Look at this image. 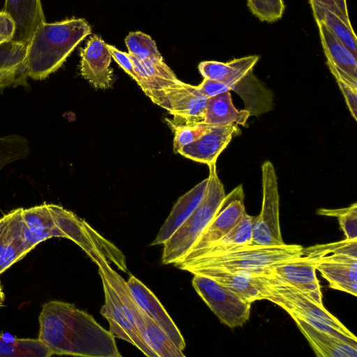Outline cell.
Wrapping results in <instances>:
<instances>
[{
  "mask_svg": "<svg viewBox=\"0 0 357 357\" xmlns=\"http://www.w3.org/2000/svg\"><path fill=\"white\" fill-rule=\"evenodd\" d=\"M63 238L74 241L98 266L108 259L123 272L128 271L124 255L73 212L56 204H47Z\"/></svg>",
  "mask_w": 357,
  "mask_h": 357,
  "instance_id": "6",
  "label": "cell"
},
{
  "mask_svg": "<svg viewBox=\"0 0 357 357\" xmlns=\"http://www.w3.org/2000/svg\"><path fill=\"white\" fill-rule=\"evenodd\" d=\"M192 286L199 296L216 315L229 328L241 326L250 318L251 304L215 280L194 274Z\"/></svg>",
  "mask_w": 357,
  "mask_h": 357,
  "instance_id": "9",
  "label": "cell"
},
{
  "mask_svg": "<svg viewBox=\"0 0 357 357\" xmlns=\"http://www.w3.org/2000/svg\"><path fill=\"white\" fill-rule=\"evenodd\" d=\"M316 270L315 263L305 255L284 261L270 269L280 280L295 287L315 303L324 305Z\"/></svg>",
  "mask_w": 357,
  "mask_h": 357,
  "instance_id": "13",
  "label": "cell"
},
{
  "mask_svg": "<svg viewBox=\"0 0 357 357\" xmlns=\"http://www.w3.org/2000/svg\"><path fill=\"white\" fill-rule=\"evenodd\" d=\"M316 22L324 24L357 57V38L351 24L328 9L314 3H310Z\"/></svg>",
  "mask_w": 357,
  "mask_h": 357,
  "instance_id": "28",
  "label": "cell"
},
{
  "mask_svg": "<svg viewBox=\"0 0 357 357\" xmlns=\"http://www.w3.org/2000/svg\"><path fill=\"white\" fill-rule=\"evenodd\" d=\"M317 24L328 68L340 70L357 78V57L324 24Z\"/></svg>",
  "mask_w": 357,
  "mask_h": 357,
  "instance_id": "25",
  "label": "cell"
},
{
  "mask_svg": "<svg viewBox=\"0 0 357 357\" xmlns=\"http://www.w3.org/2000/svg\"><path fill=\"white\" fill-rule=\"evenodd\" d=\"M3 11L15 23L12 40L26 45L37 27L45 22L40 0H6Z\"/></svg>",
  "mask_w": 357,
  "mask_h": 357,
  "instance_id": "18",
  "label": "cell"
},
{
  "mask_svg": "<svg viewBox=\"0 0 357 357\" xmlns=\"http://www.w3.org/2000/svg\"><path fill=\"white\" fill-rule=\"evenodd\" d=\"M27 48L13 40L0 44V89L29 86Z\"/></svg>",
  "mask_w": 357,
  "mask_h": 357,
  "instance_id": "19",
  "label": "cell"
},
{
  "mask_svg": "<svg viewBox=\"0 0 357 357\" xmlns=\"http://www.w3.org/2000/svg\"><path fill=\"white\" fill-rule=\"evenodd\" d=\"M128 53L141 59L152 62H163L155 41L148 35L141 31L131 32L125 39Z\"/></svg>",
  "mask_w": 357,
  "mask_h": 357,
  "instance_id": "32",
  "label": "cell"
},
{
  "mask_svg": "<svg viewBox=\"0 0 357 357\" xmlns=\"http://www.w3.org/2000/svg\"><path fill=\"white\" fill-rule=\"evenodd\" d=\"M38 339L52 355L121 357L114 336L73 303L51 301L39 315Z\"/></svg>",
  "mask_w": 357,
  "mask_h": 357,
  "instance_id": "1",
  "label": "cell"
},
{
  "mask_svg": "<svg viewBox=\"0 0 357 357\" xmlns=\"http://www.w3.org/2000/svg\"><path fill=\"white\" fill-rule=\"evenodd\" d=\"M303 255V248L296 244L261 245L250 243L234 247L213 256L200 257L174 266L189 271L199 268L243 269L257 276L271 273L270 269L284 261Z\"/></svg>",
  "mask_w": 357,
  "mask_h": 357,
  "instance_id": "3",
  "label": "cell"
},
{
  "mask_svg": "<svg viewBox=\"0 0 357 357\" xmlns=\"http://www.w3.org/2000/svg\"><path fill=\"white\" fill-rule=\"evenodd\" d=\"M162 107L172 116L173 123L189 125L204 123L208 98L197 86L178 80L161 91Z\"/></svg>",
  "mask_w": 357,
  "mask_h": 357,
  "instance_id": "10",
  "label": "cell"
},
{
  "mask_svg": "<svg viewBox=\"0 0 357 357\" xmlns=\"http://www.w3.org/2000/svg\"><path fill=\"white\" fill-rule=\"evenodd\" d=\"M91 32L82 18L43 22L35 31L27 48L28 75L43 80L56 71L75 48Z\"/></svg>",
  "mask_w": 357,
  "mask_h": 357,
  "instance_id": "2",
  "label": "cell"
},
{
  "mask_svg": "<svg viewBox=\"0 0 357 357\" xmlns=\"http://www.w3.org/2000/svg\"><path fill=\"white\" fill-rule=\"evenodd\" d=\"M197 86L199 93L207 98L230 91L224 83L209 79H204L202 82Z\"/></svg>",
  "mask_w": 357,
  "mask_h": 357,
  "instance_id": "39",
  "label": "cell"
},
{
  "mask_svg": "<svg viewBox=\"0 0 357 357\" xmlns=\"http://www.w3.org/2000/svg\"><path fill=\"white\" fill-rule=\"evenodd\" d=\"M317 214L325 216L336 217L340 226L347 240L357 239V204L354 203L349 207L327 209L319 208Z\"/></svg>",
  "mask_w": 357,
  "mask_h": 357,
  "instance_id": "35",
  "label": "cell"
},
{
  "mask_svg": "<svg viewBox=\"0 0 357 357\" xmlns=\"http://www.w3.org/2000/svg\"><path fill=\"white\" fill-rule=\"evenodd\" d=\"M331 289L357 296V259L314 261Z\"/></svg>",
  "mask_w": 357,
  "mask_h": 357,
  "instance_id": "24",
  "label": "cell"
},
{
  "mask_svg": "<svg viewBox=\"0 0 357 357\" xmlns=\"http://www.w3.org/2000/svg\"><path fill=\"white\" fill-rule=\"evenodd\" d=\"M105 304L100 314L108 321L109 331L114 336L137 347L149 357H158L144 341L133 312L129 306V289L125 280L109 266V261L98 266Z\"/></svg>",
  "mask_w": 357,
  "mask_h": 357,
  "instance_id": "4",
  "label": "cell"
},
{
  "mask_svg": "<svg viewBox=\"0 0 357 357\" xmlns=\"http://www.w3.org/2000/svg\"><path fill=\"white\" fill-rule=\"evenodd\" d=\"M303 255L313 261L338 260L343 259H357V239L319 244L303 248Z\"/></svg>",
  "mask_w": 357,
  "mask_h": 357,
  "instance_id": "30",
  "label": "cell"
},
{
  "mask_svg": "<svg viewBox=\"0 0 357 357\" xmlns=\"http://www.w3.org/2000/svg\"><path fill=\"white\" fill-rule=\"evenodd\" d=\"M106 45L94 35L80 51L81 75L97 89H108L112 82V55Z\"/></svg>",
  "mask_w": 357,
  "mask_h": 357,
  "instance_id": "14",
  "label": "cell"
},
{
  "mask_svg": "<svg viewBox=\"0 0 357 357\" xmlns=\"http://www.w3.org/2000/svg\"><path fill=\"white\" fill-rule=\"evenodd\" d=\"M22 208L11 211L10 237L0 257V275L28 253L24 234Z\"/></svg>",
  "mask_w": 357,
  "mask_h": 357,
  "instance_id": "27",
  "label": "cell"
},
{
  "mask_svg": "<svg viewBox=\"0 0 357 357\" xmlns=\"http://www.w3.org/2000/svg\"><path fill=\"white\" fill-rule=\"evenodd\" d=\"M241 134L238 125L213 126L210 130L194 142L181 148L178 153L207 165L215 162L232 137Z\"/></svg>",
  "mask_w": 357,
  "mask_h": 357,
  "instance_id": "15",
  "label": "cell"
},
{
  "mask_svg": "<svg viewBox=\"0 0 357 357\" xmlns=\"http://www.w3.org/2000/svg\"><path fill=\"white\" fill-rule=\"evenodd\" d=\"M11 216L10 211L0 218V257L9 240Z\"/></svg>",
  "mask_w": 357,
  "mask_h": 357,
  "instance_id": "41",
  "label": "cell"
},
{
  "mask_svg": "<svg viewBox=\"0 0 357 357\" xmlns=\"http://www.w3.org/2000/svg\"><path fill=\"white\" fill-rule=\"evenodd\" d=\"M141 334L145 343L158 357H185L183 351L146 312Z\"/></svg>",
  "mask_w": 357,
  "mask_h": 357,
  "instance_id": "29",
  "label": "cell"
},
{
  "mask_svg": "<svg viewBox=\"0 0 357 357\" xmlns=\"http://www.w3.org/2000/svg\"><path fill=\"white\" fill-rule=\"evenodd\" d=\"M310 3H314L323 6L342 18L346 23L351 24L349 18L347 0H309Z\"/></svg>",
  "mask_w": 357,
  "mask_h": 357,
  "instance_id": "38",
  "label": "cell"
},
{
  "mask_svg": "<svg viewBox=\"0 0 357 357\" xmlns=\"http://www.w3.org/2000/svg\"><path fill=\"white\" fill-rule=\"evenodd\" d=\"M126 283L139 306L166 333L174 344L183 351L186 344L181 333L155 294L132 275Z\"/></svg>",
  "mask_w": 357,
  "mask_h": 357,
  "instance_id": "16",
  "label": "cell"
},
{
  "mask_svg": "<svg viewBox=\"0 0 357 357\" xmlns=\"http://www.w3.org/2000/svg\"><path fill=\"white\" fill-rule=\"evenodd\" d=\"M250 116L245 109L238 110L234 107L230 91H226L208 98L204 123L211 126L235 123L245 126Z\"/></svg>",
  "mask_w": 357,
  "mask_h": 357,
  "instance_id": "26",
  "label": "cell"
},
{
  "mask_svg": "<svg viewBox=\"0 0 357 357\" xmlns=\"http://www.w3.org/2000/svg\"><path fill=\"white\" fill-rule=\"evenodd\" d=\"M106 46L109 50L112 57L116 61L120 67H121L123 70L132 77L137 82L138 81V75L135 71L133 62L130 54L120 51L111 45L107 44Z\"/></svg>",
  "mask_w": 357,
  "mask_h": 357,
  "instance_id": "37",
  "label": "cell"
},
{
  "mask_svg": "<svg viewBox=\"0 0 357 357\" xmlns=\"http://www.w3.org/2000/svg\"><path fill=\"white\" fill-rule=\"evenodd\" d=\"M188 272L215 280L250 303L266 299L268 296L264 282L250 271L210 268L194 269Z\"/></svg>",
  "mask_w": 357,
  "mask_h": 357,
  "instance_id": "12",
  "label": "cell"
},
{
  "mask_svg": "<svg viewBox=\"0 0 357 357\" xmlns=\"http://www.w3.org/2000/svg\"><path fill=\"white\" fill-rule=\"evenodd\" d=\"M295 321L300 331L308 341L315 354L319 357H356L357 346L352 345L333 335L321 331L294 314H289Z\"/></svg>",
  "mask_w": 357,
  "mask_h": 357,
  "instance_id": "22",
  "label": "cell"
},
{
  "mask_svg": "<svg viewBox=\"0 0 357 357\" xmlns=\"http://www.w3.org/2000/svg\"><path fill=\"white\" fill-rule=\"evenodd\" d=\"M30 151L28 140L21 135L0 137V171L8 163L27 158Z\"/></svg>",
  "mask_w": 357,
  "mask_h": 357,
  "instance_id": "33",
  "label": "cell"
},
{
  "mask_svg": "<svg viewBox=\"0 0 357 357\" xmlns=\"http://www.w3.org/2000/svg\"><path fill=\"white\" fill-rule=\"evenodd\" d=\"M174 133V151H178L183 146L190 144L199 139L202 135L208 132L213 126L199 123L189 125H178L172 122L169 119H165Z\"/></svg>",
  "mask_w": 357,
  "mask_h": 357,
  "instance_id": "34",
  "label": "cell"
},
{
  "mask_svg": "<svg viewBox=\"0 0 357 357\" xmlns=\"http://www.w3.org/2000/svg\"><path fill=\"white\" fill-rule=\"evenodd\" d=\"M49 348L38 338L14 339L8 341L0 335V357H50Z\"/></svg>",
  "mask_w": 357,
  "mask_h": 357,
  "instance_id": "31",
  "label": "cell"
},
{
  "mask_svg": "<svg viewBox=\"0 0 357 357\" xmlns=\"http://www.w3.org/2000/svg\"><path fill=\"white\" fill-rule=\"evenodd\" d=\"M255 216L246 211L239 222L223 237L209 247L186 254L176 263H185L200 257L219 255L234 247L252 243V224Z\"/></svg>",
  "mask_w": 357,
  "mask_h": 357,
  "instance_id": "23",
  "label": "cell"
},
{
  "mask_svg": "<svg viewBox=\"0 0 357 357\" xmlns=\"http://www.w3.org/2000/svg\"><path fill=\"white\" fill-rule=\"evenodd\" d=\"M245 211L244 192L241 184L225 195L218 212L188 253L206 248L218 241L239 222Z\"/></svg>",
  "mask_w": 357,
  "mask_h": 357,
  "instance_id": "11",
  "label": "cell"
},
{
  "mask_svg": "<svg viewBox=\"0 0 357 357\" xmlns=\"http://www.w3.org/2000/svg\"><path fill=\"white\" fill-rule=\"evenodd\" d=\"M262 204L260 213L252 224V243L280 245L282 240L280 226V195L278 177L273 163L261 165Z\"/></svg>",
  "mask_w": 357,
  "mask_h": 357,
  "instance_id": "8",
  "label": "cell"
},
{
  "mask_svg": "<svg viewBox=\"0 0 357 357\" xmlns=\"http://www.w3.org/2000/svg\"><path fill=\"white\" fill-rule=\"evenodd\" d=\"M130 56L138 75L137 84L153 103L162 107L161 91L179 79L164 61L155 63Z\"/></svg>",
  "mask_w": 357,
  "mask_h": 357,
  "instance_id": "17",
  "label": "cell"
},
{
  "mask_svg": "<svg viewBox=\"0 0 357 357\" xmlns=\"http://www.w3.org/2000/svg\"><path fill=\"white\" fill-rule=\"evenodd\" d=\"M15 23L4 11H0V44L13 39Z\"/></svg>",
  "mask_w": 357,
  "mask_h": 357,
  "instance_id": "40",
  "label": "cell"
},
{
  "mask_svg": "<svg viewBox=\"0 0 357 357\" xmlns=\"http://www.w3.org/2000/svg\"><path fill=\"white\" fill-rule=\"evenodd\" d=\"M23 229L28 252L52 237H63L47 204L22 208Z\"/></svg>",
  "mask_w": 357,
  "mask_h": 357,
  "instance_id": "21",
  "label": "cell"
},
{
  "mask_svg": "<svg viewBox=\"0 0 357 357\" xmlns=\"http://www.w3.org/2000/svg\"><path fill=\"white\" fill-rule=\"evenodd\" d=\"M208 185V178L180 197L151 245H163L187 220L202 202Z\"/></svg>",
  "mask_w": 357,
  "mask_h": 357,
  "instance_id": "20",
  "label": "cell"
},
{
  "mask_svg": "<svg viewBox=\"0 0 357 357\" xmlns=\"http://www.w3.org/2000/svg\"><path fill=\"white\" fill-rule=\"evenodd\" d=\"M208 166L209 174L204 197L187 220L163 244V264H174L190 251L201 233L217 214L225 199V191L218 176L216 162Z\"/></svg>",
  "mask_w": 357,
  "mask_h": 357,
  "instance_id": "5",
  "label": "cell"
},
{
  "mask_svg": "<svg viewBox=\"0 0 357 357\" xmlns=\"http://www.w3.org/2000/svg\"><path fill=\"white\" fill-rule=\"evenodd\" d=\"M3 301H4V294L2 291V288H1V282H0V307L2 306Z\"/></svg>",
  "mask_w": 357,
  "mask_h": 357,
  "instance_id": "42",
  "label": "cell"
},
{
  "mask_svg": "<svg viewBox=\"0 0 357 357\" xmlns=\"http://www.w3.org/2000/svg\"><path fill=\"white\" fill-rule=\"evenodd\" d=\"M259 277L268 289L266 300L275 303L288 314L321 321L336 328L348 337L357 340L356 337L326 310L324 305L315 303L295 287L280 280L271 272Z\"/></svg>",
  "mask_w": 357,
  "mask_h": 357,
  "instance_id": "7",
  "label": "cell"
},
{
  "mask_svg": "<svg viewBox=\"0 0 357 357\" xmlns=\"http://www.w3.org/2000/svg\"><path fill=\"white\" fill-rule=\"evenodd\" d=\"M247 3L254 15L267 22L280 20L285 9L283 0H247Z\"/></svg>",
  "mask_w": 357,
  "mask_h": 357,
  "instance_id": "36",
  "label": "cell"
}]
</instances>
